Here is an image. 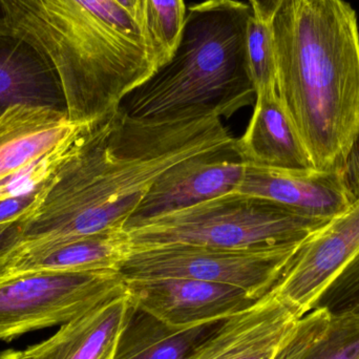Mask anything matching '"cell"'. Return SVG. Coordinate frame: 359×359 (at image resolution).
Instances as JSON below:
<instances>
[{"mask_svg": "<svg viewBox=\"0 0 359 359\" xmlns=\"http://www.w3.org/2000/svg\"><path fill=\"white\" fill-rule=\"evenodd\" d=\"M213 111L159 117L117 111L82 128L46 180L41 198L20 219V242L62 241L123 229L153 184L172 166L233 147Z\"/></svg>", "mask_w": 359, "mask_h": 359, "instance_id": "6da1fadb", "label": "cell"}, {"mask_svg": "<svg viewBox=\"0 0 359 359\" xmlns=\"http://www.w3.org/2000/svg\"><path fill=\"white\" fill-rule=\"evenodd\" d=\"M280 102L318 172L359 196V29L344 0H286L271 21Z\"/></svg>", "mask_w": 359, "mask_h": 359, "instance_id": "7a4b0ae2", "label": "cell"}, {"mask_svg": "<svg viewBox=\"0 0 359 359\" xmlns=\"http://www.w3.org/2000/svg\"><path fill=\"white\" fill-rule=\"evenodd\" d=\"M0 35L52 63L82 128L117 111L159 69L144 27L115 0H0Z\"/></svg>", "mask_w": 359, "mask_h": 359, "instance_id": "3957f363", "label": "cell"}, {"mask_svg": "<svg viewBox=\"0 0 359 359\" xmlns=\"http://www.w3.org/2000/svg\"><path fill=\"white\" fill-rule=\"evenodd\" d=\"M250 4L206 0L186 10L172 57L122 101L134 117H159L189 109L229 118L255 104L246 50Z\"/></svg>", "mask_w": 359, "mask_h": 359, "instance_id": "277c9868", "label": "cell"}, {"mask_svg": "<svg viewBox=\"0 0 359 359\" xmlns=\"http://www.w3.org/2000/svg\"><path fill=\"white\" fill-rule=\"evenodd\" d=\"M328 222L270 201L231 192L124 230L133 247L185 244L252 250L304 242Z\"/></svg>", "mask_w": 359, "mask_h": 359, "instance_id": "5b68a950", "label": "cell"}, {"mask_svg": "<svg viewBox=\"0 0 359 359\" xmlns=\"http://www.w3.org/2000/svg\"><path fill=\"white\" fill-rule=\"evenodd\" d=\"M302 243L252 250L185 244L133 247L118 272L124 282L191 278L230 285L259 299L276 286Z\"/></svg>", "mask_w": 359, "mask_h": 359, "instance_id": "8992f818", "label": "cell"}, {"mask_svg": "<svg viewBox=\"0 0 359 359\" xmlns=\"http://www.w3.org/2000/svg\"><path fill=\"white\" fill-rule=\"evenodd\" d=\"M118 271H38L0 278V341L67 324L126 292Z\"/></svg>", "mask_w": 359, "mask_h": 359, "instance_id": "52a82bcc", "label": "cell"}, {"mask_svg": "<svg viewBox=\"0 0 359 359\" xmlns=\"http://www.w3.org/2000/svg\"><path fill=\"white\" fill-rule=\"evenodd\" d=\"M82 128L50 107L16 105L0 116V198L48 179Z\"/></svg>", "mask_w": 359, "mask_h": 359, "instance_id": "ba28073f", "label": "cell"}, {"mask_svg": "<svg viewBox=\"0 0 359 359\" xmlns=\"http://www.w3.org/2000/svg\"><path fill=\"white\" fill-rule=\"evenodd\" d=\"M359 251V196L351 206L302 243L272 292L303 318Z\"/></svg>", "mask_w": 359, "mask_h": 359, "instance_id": "9c48e42d", "label": "cell"}, {"mask_svg": "<svg viewBox=\"0 0 359 359\" xmlns=\"http://www.w3.org/2000/svg\"><path fill=\"white\" fill-rule=\"evenodd\" d=\"M126 284L137 308L179 328L229 318L259 301L238 287L191 278L130 280Z\"/></svg>", "mask_w": 359, "mask_h": 359, "instance_id": "30bf717a", "label": "cell"}, {"mask_svg": "<svg viewBox=\"0 0 359 359\" xmlns=\"http://www.w3.org/2000/svg\"><path fill=\"white\" fill-rule=\"evenodd\" d=\"M246 165L233 147L185 160L164 172L145 194L126 228L158 215L234 192Z\"/></svg>", "mask_w": 359, "mask_h": 359, "instance_id": "8fae6325", "label": "cell"}, {"mask_svg": "<svg viewBox=\"0 0 359 359\" xmlns=\"http://www.w3.org/2000/svg\"><path fill=\"white\" fill-rule=\"evenodd\" d=\"M132 249L124 229L71 240L20 242L0 255V278L38 271H118Z\"/></svg>", "mask_w": 359, "mask_h": 359, "instance_id": "7c38bea8", "label": "cell"}, {"mask_svg": "<svg viewBox=\"0 0 359 359\" xmlns=\"http://www.w3.org/2000/svg\"><path fill=\"white\" fill-rule=\"evenodd\" d=\"M301 316L272 291L219 320L194 359H273Z\"/></svg>", "mask_w": 359, "mask_h": 359, "instance_id": "4fadbf2b", "label": "cell"}, {"mask_svg": "<svg viewBox=\"0 0 359 359\" xmlns=\"http://www.w3.org/2000/svg\"><path fill=\"white\" fill-rule=\"evenodd\" d=\"M234 192L328 221L345 212L358 198L349 182L334 172H285L252 166H246Z\"/></svg>", "mask_w": 359, "mask_h": 359, "instance_id": "5bb4252c", "label": "cell"}, {"mask_svg": "<svg viewBox=\"0 0 359 359\" xmlns=\"http://www.w3.org/2000/svg\"><path fill=\"white\" fill-rule=\"evenodd\" d=\"M233 151L246 166L285 172H316L278 90L257 93L252 116Z\"/></svg>", "mask_w": 359, "mask_h": 359, "instance_id": "9a60e30c", "label": "cell"}, {"mask_svg": "<svg viewBox=\"0 0 359 359\" xmlns=\"http://www.w3.org/2000/svg\"><path fill=\"white\" fill-rule=\"evenodd\" d=\"M126 292L61 325L50 339L23 350L29 359H114L118 339L133 309Z\"/></svg>", "mask_w": 359, "mask_h": 359, "instance_id": "2e32d148", "label": "cell"}, {"mask_svg": "<svg viewBox=\"0 0 359 359\" xmlns=\"http://www.w3.org/2000/svg\"><path fill=\"white\" fill-rule=\"evenodd\" d=\"M21 104L67 111L52 63L27 42L0 35V116Z\"/></svg>", "mask_w": 359, "mask_h": 359, "instance_id": "e0dca14e", "label": "cell"}, {"mask_svg": "<svg viewBox=\"0 0 359 359\" xmlns=\"http://www.w3.org/2000/svg\"><path fill=\"white\" fill-rule=\"evenodd\" d=\"M219 320L179 328L134 305L118 339L114 359H194Z\"/></svg>", "mask_w": 359, "mask_h": 359, "instance_id": "ac0fdd59", "label": "cell"}, {"mask_svg": "<svg viewBox=\"0 0 359 359\" xmlns=\"http://www.w3.org/2000/svg\"><path fill=\"white\" fill-rule=\"evenodd\" d=\"M184 0H145L144 29L159 67L172 57L186 17Z\"/></svg>", "mask_w": 359, "mask_h": 359, "instance_id": "d6986e66", "label": "cell"}, {"mask_svg": "<svg viewBox=\"0 0 359 359\" xmlns=\"http://www.w3.org/2000/svg\"><path fill=\"white\" fill-rule=\"evenodd\" d=\"M247 59L255 94L276 90V57L271 22L253 13L246 34Z\"/></svg>", "mask_w": 359, "mask_h": 359, "instance_id": "ffe728a7", "label": "cell"}, {"mask_svg": "<svg viewBox=\"0 0 359 359\" xmlns=\"http://www.w3.org/2000/svg\"><path fill=\"white\" fill-rule=\"evenodd\" d=\"M332 320L324 308L308 312L297 320L273 359H307L330 330Z\"/></svg>", "mask_w": 359, "mask_h": 359, "instance_id": "44dd1931", "label": "cell"}, {"mask_svg": "<svg viewBox=\"0 0 359 359\" xmlns=\"http://www.w3.org/2000/svg\"><path fill=\"white\" fill-rule=\"evenodd\" d=\"M316 308H324L332 316L359 318V251L327 286Z\"/></svg>", "mask_w": 359, "mask_h": 359, "instance_id": "7402d4cb", "label": "cell"}, {"mask_svg": "<svg viewBox=\"0 0 359 359\" xmlns=\"http://www.w3.org/2000/svg\"><path fill=\"white\" fill-rule=\"evenodd\" d=\"M307 359H359V318L333 316L330 330Z\"/></svg>", "mask_w": 359, "mask_h": 359, "instance_id": "603a6c76", "label": "cell"}, {"mask_svg": "<svg viewBox=\"0 0 359 359\" xmlns=\"http://www.w3.org/2000/svg\"><path fill=\"white\" fill-rule=\"evenodd\" d=\"M46 180L29 191L0 198V225L27 217L39 202Z\"/></svg>", "mask_w": 359, "mask_h": 359, "instance_id": "cb8c5ba5", "label": "cell"}, {"mask_svg": "<svg viewBox=\"0 0 359 359\" xmlns=\"http://www.w3.org/2000/svg\"><path fill=\"white\" fill-rule=\"evenodd\" d=\"M20 219L0 225V255L10 250L20 241Z\"/></svg>", "mask_w": 359, "mask_h": 359, "instance_id": "d4e9b609", "label": "cell"}, {"mask_svg": "<svg viewBox=\"0 0 359 359\" xmlns=\"http://www.w3.org/2000/svg\"><path fill=\"white\" fill-rule=\"evenodd\" d=\"M286 0H249L255 16L266 22H271L274 15Z\"/></svg>", "mask_w": 359, "mask_h": 359, "instance_id": "484cf974", "label": "cell"}, {"mask_svg": "<svg viewBox=\"0 0 359 359\" xmlns=\"http://www.w3.org/2000/svg\"><path fill=\"white\" fill-rule=\"evenodd\" d=\"M144 27L145 0H115Z\"/></svg>", "mask_w": 359, "mask_h": 359, "instance_id": "4316f807", "label": "cell"}, {"mask_svg": "<svg viewBox=\"0 0 359 359\" xmlns=\"http://www.w3.org/2000/svg\"><path fill=\"white\" fill-rule=\"evenodd\" d=\"M0 359H29L19 350L8 349L0 352Z\"/></svg>", "mask_w": 359, "mask_h": 359, "instance_id": "83f0119b", "label": "cell"}]
</instances>
